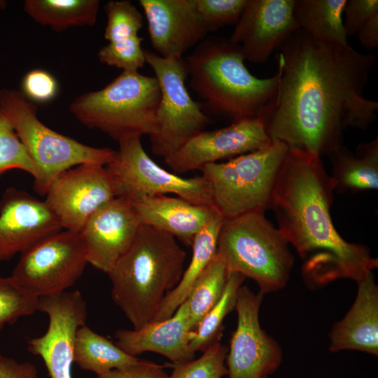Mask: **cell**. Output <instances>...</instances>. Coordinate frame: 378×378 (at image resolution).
Returning a JSON list of instances; mask_svg holds the SVG:
<instances>
[{"label": "cell", "mask_w": 378, "mask_h": 378, "mask_svg": "<svg viewBox=\"0 0 378 378\" xmlns=\"http://www.w3.org/2000/svg\"><path fill=\"white\" fill-rule=\"evenodd\" d=\"M277 61L278 91L259 116L272 141L321 158L343 146L346 129L365 130L374 120L378 102L363 94L374 55L298 29L279 46Z\"/></svg>", "instance_id": "cell-1"}, {"label": "cell", "mask_w": 378, "mask_h": 378, "mask_svg": "<svg viewBox=\"0 0 378 378\" xmlns=\"http://www.w3.org/2000/svg\"><path fill=\"white\" fill-rule=\"evenodd\" d=\"M333 192L321 157L288 148L270 209L302 260L303 279L310 288L340 279L358 282L378 267L368 246L348 242L337 231L330 215Z\"/></svg>", "instance_id": "cell-2"}, {"label": "cell", "mask_w": 378, "mask_h": 378, "mask_svg": "<svg viewBox=\"0 0 378 378\" xmlns=\"http://www.w3.org/2000/svg\"><path fill=\"white\" fill-rule=\"evenodd\" d=\"M183 59L190 87L202 99L204 112L232 122L256 118L277 93L280 65L273 76L257 78L245 66L240 47L226 38H205Z\"/></svg>", "instance_id": "cell-3"}, {"label": "cell", "mask_w": 378, "mask_h": 378, "mask_svg": "<svg viewBox=\"0 0 378 378\" xmlns=\"http://www.w3.org/2000/svg\"><path fill=\"white\" fill-rule=\"evenodd\" d=\"M186 258L174 237L141 225L131 246L107 273L112 300L133 329L153 321L163 300L180 281Z\"/></svg>", "instance_id": "cell-4"}, {"label": "cell", "mask_w": 378, "mask_h": 378, "mask_svg": "<svg viewBox=\"0 0 378 378\" xmlns=\"http://www.w3.org/2000/svg\"><path fill=\"white\" fill-rule=\"evenodd\" d=\"M160 100L155 76L122 71L103 88L75 98L69 110L87 127L120 142L154 133Z\"/></svg>", "instance_id": "cell-5"}, {"label": "cell", "mask_w": 378, "mask_h": 378, "mask_svg": "<svg viewBox=\"0 0 378 378\" xmlns=\"http://www.w3.org/2000/svg\"><path fill=\"white\" fill-rule=\"evenodd\" d=\"M216 255L228 271L253 279L263 295L286 286L294 263L289 244L262 212L225 219Z\"/></svg>", "instance_id": "cell-6"}, {"label": "cell", "mask_w": 378, "mask_h": 378, "mask_svg": "<svg viewBox=\"0 0 378 378\" xmlns=\"http://www.w3.org/2000/svg\"><path fill=\"white\" fill-rule=\"evenodd\" d=\"M0 108L36 168L34 190L39 195H46L61 172L83 164L105 167L115 155L111 148L92 147L49 128L38 118L35 104L21 91L1 89Z\"/></svg>", "instance_id": "cell-7"}, {"label": "cell", "mask_w": 378, "mask_h": 378, "mask_svg": "<svg viewBox=\"0 0 378 378\" xmlns=\"http://www.w3.org/2000/svg\"><path fill=\"white\" fill-rule=\"evenodd\" d=\"M288 148L281 142L272 141L263 148L203 167L202 176L210 185L216 211L229 219L270 209Z\"/></svg>", "instance_id": "cell-8"}, {"label": "cell", "mask_w": 378, "mask_h": 378, "mask_svg": "<svg viewBox=\"0 0 378 378\" xmlns=\"http://www.w3.org/2000/svg\"><path fill=\"white\" fill-rule=\"evenodd\" d=\"M144 52L146 63L153 69L160 90L156 128L149 136L150 148L155 155L165 158L204 131L209 118L202 104L193 100L187 90L183 58H164L148 50Z\"/></svg>", "instance_id": "cell-9"}, {"label": "cell", "mask_w": 378, "mask_h": 378, "mask_svg": "<svg viewBox=\"0 0 378 378\" xmlns=\"http://www.w3.org/2000/svg\"><path fill=\"white\" fill-rule=\"evenodd\" d=\"M113 160L105 166L113 181L115 197L175 194L194 204L214 206L210 185L202 176L181 177L156 164L144 150L141 136L118 142Z\"/></svg>", "instance_id": "cell-10"}, {"label": "cell", "mask_w": 378, "mask_h": 378, "mask_svg": "<svg viewBox=\"0 0 378 378\" xmlns=\"http://www.w3.org/2000/svg\"><path fill=\"white\" fill-rule=\"evenodd\" d=\"M88 264L80 232L61 230L20 254L10 276L38 298L66 291L81 276Z\"/></svg>", "instance_id": "cell-11"}, {"label": "cell", "mask_w": 378, "mask_h": 378, "mask_svg": "<svg viewBox=\"0 0 378 378\" xmlns=\"http://www.w3.org/2000/svg\"><path fill=\"white\" fill-rule=\"evenodd\" d=\"M263 296L245 286L239 289L234 309L237 325L225 359L227 378H269L281 365L280 345L260 324L259 311Z\"/></svg>", "instance_id": "cell-12"}, {"label": "cell", "mask_w": 378, "mask_h": 378, "mask_svg": "<svg viewBox=\"0 0 378 378\" xmlns=\"http://www.w3.org/2000/svg\"><path fill=\"white\" fill-rule=\"evenodd\" d=\"M37 309L48 315L49 324L42 336L28 340V351L41 358L50 378H72L76 335L87 318L85 300L80 291L66 290L39 298Z\"/></svg>", "instance_id": "cell-13"}, {"label": "cell", "mask_w": 378, "mask_h": 378, "mask_svg": "<svg viewBox=\"0 0 378 378\" xmlns=\"http://www.w3.org/2000/svg\"><path fill=\"white\" fill-rule=\"evenodd\" d=\"M45 202L62 229L80 232L89 218L115 197L104 166L83 164L59 174L50 183Z\"/></svg>", "instance_id": "cell-14"}, {"label": "cell", "mask_w": 378, "mask_h": 378, "mask_svg": "<svg viewBox=\"0 0 378 378\" xmlns=\"http://www.w3.org/2000/svg\"><path fill=\"white\" fill-rule=\"evenodd\" d=\"M271 142L258 116L232 122L223 128L202 131L164 159L174 174H182L263 148Z\"/></svg>", "instance_id": "cell-15"}, {"label": "cell", "mask_w": 378, "mask_h": 378, "mask_svg": "<svg viewBox=\"0 0 378 378\" xmlns=\"http://www.w3.org/2000/svg\"><path fill=\"white\" fill-rule=\"evenodd\" d=\"M62 230L44 200L23 190L8 188L0 199V262Z\"/></svg>", "instance_id": "cell-16"}, {"label": "cell", "mask_w": 378, "mask_h": 378, "mask_svg": "<svg viewBox=\"0 0 378 378\" xmlns=\"http://www.w3.org/2000/svg\"><path fill=\"white\" fill-rule=\"evenodd\" d=\"M295 0H248L230 41L239 46L245 59L265 63L272 52L299 29Z\"/></svg>", "instance_id": "cell-17"}, {"label": "cell", "mask_w": 378, "mask_h": 378, "mask_svg": "<svg viewBox=\"0 0 378 378\" xmlns=\"http://www.w3.org/2000/svg\"><path fill=\"white\" fill-rule=\"evenodd\" d=\"M141 225L130 200L116 197L102 206L80 232L88 264L107 274L131 246Z\"/></svg>", "instance_id": "cell-18"}, {"label": "cell", "mask_w": 378, "mask_h": 378, "mask_svg": "<svg viewBox=\"0 0 378 378\" xmlns=\"http://www.w3.org/2000/svg\"><path fill=\"white\" fill-rule=\"evenodd\" d=\"M150 44L164 58L182 59L208 34L194 0H140Z\"/></svg>", "instance_id": "cell-19"}, {"label": "cell", "mask_w": 378, "mask_h": 378, "mask_svg": "<svg viewBox=\"0 0 378 378\" xmlns=\"http://www.w3.org/2000/svg\"><path fill=\"white\" fill-rule=\"evenodd\" d=\"M192 333L184 301L171 317L140 329H119L114 337L116 345L129 355L136 357L144 352H153L172 363H178L194 359L195 353L190 346Z\"/></svg>", "instance_id": "cell-20"}, {"label": "cell", "mask_w": 378, "mask_h": 378, "mask_svg": "<svg viewBox=\"0 0 378 378\" xmlns=\"http://www.w3.org/2000/svg\"><path fill=\"white\" fill-rule=\"evenodd\" d=\"M356 299L328 335L329 350H356L378 356V286L372 272L356 282Z\"/></svg>", "instance_id": "cell-21"}, {"label": "cell", "mask_w": 378, "mask_h": 378, "mask_svg": "<svg viewBox=\"0 0 378 378\" xmlns=\"http://www.w3.org/2000/svg\"><path fill=\"white\" fill-rule=\"evenodd\" d=\"M130 201L141 225L167 232L188 246H192L196 234L218 213L213 206L167 195L142 197Z\"/></svg>", "instance_id": "cell-22"}, {"label": "cell", "mask_w": 378, "mask_h": 378, "mask_svg": "<svg viewBox=\"0 0 378 378\" xmlns=\"http://www.w3.org/2000/svg\"><path fill=\"white\" fill-rule=\"evenodd\" d=\"M334 191L357 192L378 188V138L359 144L355 153L342 146L328 155Z\"/></svg>", "instance_id": "cell-23"}, {"label": "cell", "mask_w": 378, "mask_h": 378, "mask_svg": "<svg viewBox=\"0 0 378 378\" xmlns=\"http://www.w3.org/2000/svg\"><path fill=\"white\" fill-rule=\"evenodd\" d=\"M225 218L217 213L196 234L192 256L177 286L163 300L153 322L171 317L186 300L195 281L216 255L219 232Z\"/></svg>", "instance_id": "cell-24"}, {"label": "cell", "mask_w": 378, "mask_h": 378, "mask_svg": "<svg viewBox=\"0 0 378 378\" xmlns=\"http://www.w3.org/2000/svg\"><path fill=\"white\" fill-rule=\"evenodd\" d=\"M346 0H295L293 16L299 27L325 41L349 45L343 22Z\"/></svg>", "instance_id": "cell-25"}, {"label": "cell", "mask_w": 378, "mask_h": 378, "mask_svg": "<svg viewBox=\"0 0 378 378\" xmlns=\"http://www.w3.org/2000/svg\"><path fill=\"white\" fill-rule=\"evenodd\" d=\"M141 360L125 353L115 343L92 330L85 324L76 332L74 363L83 370L97 375L125 368Z\"/></svg>", "instance_id": "cell-26"}, {"label": "cell", "mask_w": 378, "mask_h": 378, "mask_svg": "<svg viewBox=\"0 0 378 378\" xmlns=\"http://www.w3.org/2000/svg\"><path fill=\"white\" fill-rule=\"evenodd\" d=\"M98 0H26L23 9L38 24L60 32L71 27L93 26Z\"/></svg>", "instance_id": "cell-27"}, {"label": "cell", "mask_w": 378, "mask_h": 378, "mask_svg": "<svg viewBox=\"0 0 378 378\" xmlns=\"http://www.w3.org/2000/svg\"><path fill=\"white\" fill-rule=\"evenodd\" d=\"M245 279L238 272L228 271L220 298L193 330L190 346L194 353L198 351L203 352L214 343L220 342L224 329V319L235 309L237 293Z\"/></svg>", "instance_id": "cell-28"}, {"label": "cell", "mask_w": 378, "mask_h": 378, "mask_svg": "<svg viewBox=\"0 0 378 378\" xmlns=\"http://www.w3.org/2000/svg\"><path fill=\"white\" fill-rule=\"evenodd\" d=\"M227 274L225 262L216 255L195 281L185 300L192 330L197 328L204 316L220 298Z\"/></svg>", "instance_id": "cell-29"}, {"label": "cell", "mask_w": 378, "mask_h": 378, "mask_svg": "<svg viewBox=\"0 0 378 378\" xmlns=\"http://www.w3.org/2000/svg\"><path fill=\"white\" fill-rule=\"evenodd\" d=\"M107 18L104 38L114 42L139 36L144 15L127 0H111L104 5Z\"/></svg>", "instance_id": "cell-30"}, {"label": "cell", "mask_w": 378, "mask_h": 378, "mask_svg": "<svg viewBox=\"0 0 378 378\" xmlns=\"http://www.w3.org/2000/svg\"><path fill=\"white\" fill-rule=\"evenodd\" d=\"M227 347L218 342L209 346L198 358L172 363L167 378H223L227 376Z\"/></svg>", "instance_id": "cell-31"}, {"label": "cell", "mask_w": 378, "mask_h": 378, "mask_svg": "<svg viewBox=\"0 0 378 378\" xmlns=\"http://www.w3.org/2000/svg\"><path fill=\"white\" fill-rule=\"evenodd\" d=\"M38 298L23 289L10 276H0V330L38 311Z\"/></svg>", "instance_id": "cell-32"}, {"label": "cell", "mask_w": 378, "mask_h": 378, "mask_svg": "<svg viewBox=\"0 0 378 378\" xmlns=\"http://www.w3.org/2000/svg\"><path fill=\"white\" fill-rule=\"evenodd\" d=\"M12 169L29 173L34 179L37 170L16 134L8 117L0 108V176Z\"/></svg>", "instance_id": "cell-33"}, {"label": "cell", "mask_w": 378, "mask_h": 378, "mask_svg": "<svg viewBox=\"0 0 378 378\" xmlns=\"http://www.w3.org/2000/svg\"><path fill=\"white\" fill-rule=\"evenodd\" d=\"M139 36L127 39L108 42L98 52L99 60L122 71H139L146 64L145 52Z\"/></svg>", "instance_id": "cell-34"}, {"label": "cell", "mask_w": 378, "mask_h": 378, "mask_svg": "<svg viewBox=\"0 0 378 378\" xmlns=\"http://www.w3.org/2000/svg\"><path fill=\"white\" fill-rule=\"evenodd\" d=\"M195 9L209 32L235 25L248 0H194Z\"/></svg>", "instance_id": "cell-35"}, {"label": "cell", "mask_w": 378, "mask_h": 378, "mask_svg": "<svg viewBox=\"0 0 378 378\" xmlns=\"http://www.w3.org/2000/svg\"><path fill=\"white\" fill-rule=\"evenodd\" d=\"M22 92L31 102L46 103L58 93V83L48 71L35 69L27 72L21 83Z\"/></svg>", "instance_id": "cell-36"}, {"label": "cell", "mask_w": 378, "mask_h": 378, "mask_svg": "<svg viewBox=\"0 0 378 378\" xmlns=\"http://www.w3.org/2000/svg\"><path fill=\"white\" fill-rule=\"evenodd\" d=\"M346 36H352L372 17L378 15L377 0H348L344 8Z\"/></svg>", "instance_id": "cell-37"}, {"label": "cell", "mask_w": 378, "mask_h": 378, "mask_svg": "<svg viewBox=\"0 0 378 378\" xmlns=\"http://www.w3.org/2000/svg\"><path fill=\"white\" fill-rule=\"evenodd\" d=\"M167 365L141 360L139 363L112 370L97 375V378H167Z\"/></svg>", "instance_id": "cell-38"}, {"label": "cell", "mask_w": 378, "mask_h": 378, "mask_svg": "<svg viewBox=\"0 0 378 378\" xmlns=\"http://www.w3.org/2000/svg\"><path fill=\"white\" fill-rule=\"evenodd\" d=\"M37 375V369L31 363H19L13 358L0 356V378H36Z\"/></svg>", "instance_id": "cell-39"}, {"label": "cell", "mask_w": 378, "mask_h": 378, "mask_svg": "<svg viewBox=\"0 0 378 378\" xmlns=\"http://www.w3.org/2000/svg\"><path fill=\"white\" fill-rule=\"evenodd\" d=\"M360 43L367 49L378 46V15L369 19L358 31Z\"/></svg>", "instance_id": "cell-40"}]
</instances>
